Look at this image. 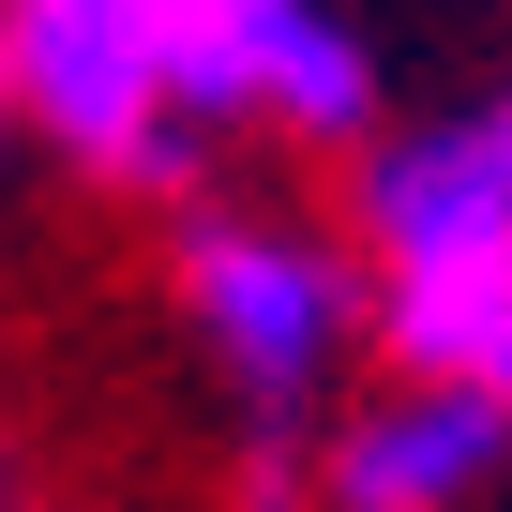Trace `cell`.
Here are the masks:
<instances>
[{"label": "cell", "mask_w": 512, "mask_h": 512, "mask_svg": "<svg viewBox=\"0 0 512 512\" xmlns=\"http://www.w3.org/2000/svg\"><path fill=\"white\" fill-rule=\"evenodd\" d=\"M166 91L196 136H302V151H362L377 136V46L332 0H166Z\"/></svg>", "instance_id": "obj_3"}, {"label": "cell", "mask_w": 512, "mask_h": 512, "mask_svg": "<svg viewBox=\"0 0 512 512\" xmlns=\"http://www.w3.org/2000/svg\"><path fill=\"white\" fill-rule=\"evenodd\" d=\"M497 151H512V106H497Z\"/></svg>", "instance_id": "obj_9"}, {"label": "cell", "mask_w": 512, "mask_h": 512, "mask_svg": "<svg viewBox=\"0 0 512 512\" xmlns=\"http://www.w3.org/2000/svg\"><path fill=\"white\" fill-rule=\"evenodd\" d=\"M241 512H302V467H287V437H272V452L241 467Z\"/></svg>", "instance_id": "obj_7"}, {"label": "cell", "mask_w": 512, "mask_h": 512, "mask_svg": "<svg viewBox=\"0 0 512 512\" xmlns=\"http://www.w3.org/2000/svg\"><path fill=\"white\" fill-rule=\"evenodd\" d=\"M16 91L31 136L106 196H181V166L211 151L166 91V0H16Z\"/></svg>", "instance_id": "obj_2"}, {"label": "cell", "mask_w": 512, "mask_h": 512, "mask_svg": "<svg viewBox=\"0 0 512 512\" xmlns=\"http://www.w3.org/2000/svg\"><path fill=\"white\" fill-rule=\"evenodd\" d=\"M512 467V407L452 377H392L317 437V512H482Z\"/></svg>", "instance_id": "obj_4"}, {"label": "cell", "mask_w": 512, "mask_h": 512, "mask_svg": "<svg viewBox=\"0 0 512 512\" xmlns=\"http://www.w3.org/2000/svg\"><path fill=\"white\" fill-rule=\"evenodd\" d=\"M497 226H512L497 121H377L347 151V241H362V272H407V256H452V241H497Z\"/></svg>", "instance_id": "obj_5"}, {"label": "cell", "mask_w": 512, "mask_h": 512, "mask_svg": "<svg viewBox=\"0 0 512 512\" xmlns=\"http://www.w3.org/2000/svg\"><path fill=\"white\" fill-rule=\"evenodd\" d=\"M377 347H392V377H452V392L512 407V226L377 272Z\"/></svg>", "instance_id": "obj_6"}, {"label": "cell", "mask_w": 512, "mask_h": 512, "mask_svg": "<svg viewBox=\"0 0 512 512\" xmlns=\"http://www.w3.org/2000/svg\"><path fill=\"white\" fill-rule=\"evenodd\" d=\"M166 302H181L196 362H211L256 422L332 407L347 347L377 332L362 241H347V226H302V211H181V241H166Z\"/></svg>", "instance_id": "obj_1"}, {"label": "cell", "mask_w": 512, "mask_h": 512, "mask_svg": "<svg viewBox=\"0 0 512 512\" xmlns=\"http://www.w3.org/2000/svg\"><path fill=\"white\" fill-rule=\"evenodd\" d=\"M0 136H31V91H16V0H0Z\"/></svg>", "instance_id": "obj_8"}]
</instances>
